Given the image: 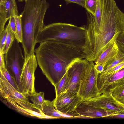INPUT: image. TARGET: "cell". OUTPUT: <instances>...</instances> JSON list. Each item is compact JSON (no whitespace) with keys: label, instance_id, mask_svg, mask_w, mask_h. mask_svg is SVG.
<instances>
[{"label":"cell","instance_id":"cell-36","mask_svg":"<svg viewBox=\"0 0 124 124\" xmlns=\"http://www.w3.org/2000/svg\"><path fill=\"white\" fill-rule=\"evenodd\" d=\"M123 105V107L124 108V105Z\"/></svg>","mask_w":124,"mask_h":124},{"label":"cell","instance_id":"cell-22","mask_svg":"<svg viewBox=\"0 0 124 124\" xmlns=\"http://www.w3.org/2000/svg\"><path fill=\"white\" fill-rule=\"evenodd\" d=\"M31 97V100L33 103L40 107L45 100L44 93L41 92L39 93L36 92Z\"/></svg>","mask_w":124,"mask_h":124},{"label":"cell","instance_id":"cell-21","mask_svg":"<svg viewBox=\"0 0 124 124\" xmlns=\"http://www.w3.org/2000/svg\"><path fill=\"white\" fill-rule=\"evenodd\" d=\"M16 26V34L15 38L19 43L22 41V30L21 17L20 15L14 17Z\"/></svg>","mask_w":124,"mask_h":124},{"label":"cell","instance_id":"cell-28","mask_svg":"<svg viewBox=\"0 0 124 124\" xmlns=\"http://www.w3.org/2000/svg\"><path fill=\"white\" fill-rule=\"evenodd\" d=\"M8 32V29L6 27L0 35V52L3 53Z\"/></svg>","mask_w":124,"mask_h":124},{"label":"cell","instance_id":"cell-25","mask_svg":"<svg viewBox=\"0 0 124 124\" xmlns=\"http://www.w3.org/2000/svg\"><path fill=\"white\" fill-rule=\"evenodd\" d=\"M98 0H85V8L87 11L94 16L95 15Z\"/></svg>","mask_w":124,"mask_h":124},{"label":"cell","instance_id":"cell-1","mask_svg":"<svg viewBox=\"0 0 124 124\" xmlns=\"http://www.w3.org/2000/svg\"><path fill=\"white\" fill-rule=\"evenodd\" d=\"M40 43L35 51L38 64L54 87L66 73L72 63L86 57L83 46L53 40Z\"/></svg>","mask_w":124,"mask_h":124},{"label":"cell","instance_id":"cell-12","mask_svg":"<svg viewBox=\"0 0 124 124\" xmlns=\"http://www.w3.org/2000/svg\"><path fill=\"white\" fill-rule=\"evenodd\" d=\"M114 115L104 109L89 105L82 101L75 110L68 115L76 117L90 118L112 117Z\"/></svg>","mask_w":124,"mask_h":124},{"label":"cell","instance_id":"cell-30","mask_svg":"<svg viewBox=\"0 0 124 124\" xmlns=\"http://www.w3.org/2000/svg\"><path fill=\"white\" fill-rule=\"evenodd\" d=\"M66 4L70 3H74L78 4L82 7L85 8L84 3L85 0H64Z\"/></svg>","mask_w":124,"mask_h":124},{"label":"cell","instance_id":"cell-9","mask_svg":"<svg viewBox=\"0 0 124 124\" xmlns=\"http://www.w3.org/2000/svg\"><path fill=\"white\" fill-rule=\"evenodd\" d=\"M82 101L81 98L78 93L65 92L56 97L52 102L59 112L68 115L75 110Z\"/></svg>","mask_w":124,"mask_h":124},{"label":"cell","instance_id":"cell-34","mask_svg":"<svg viewBox=\"0 0 124 124\" xmlns=\"http://www.w3.org/2000/svg\"><path fill=\"white\" fill-rule=\"evenodd\" d=\"M6 0H0V4L3 3Z\"/></svg>","mask_w":124,"mask_h":124},{"label":"cell","instance_id":"cell-18","mask_svg":"<svg viewBox=\"0 0 124 124\" xmlns=\"http://www.w3.org/2000/svg\"><path fill=\"white\" fill-rule=\"evenodd\" d=\"M110 93L117 101L124 105V83L115 88Z\"/></svg>","mask_w":124,"mask_h":124},{"label":"cell","instance_id":"cell-16","mask_svg":"<svg viewBox=\"0 0 124 124\" xmlns=\"http://www.w3.org/2000/svg\"><path fill=\"white\" fill-rule=\"evenodd\" d=\"M43 112L46 115L55 119L65 117L64 115L58 111L54 106L52 102L45 100L41 106Z\"/></svg>","mask_w":124,"mask_h":124},{"label":"cell","instance_id":"cell-13","mask_svg":"<svg viewBox=\"0 0 124 124\" xmlns=\"http://www.w3.org/2000/svg\"><path fill=\"white\" fill-rule=\"evenodd\" d=\"M124 83V67L112 75L106 77L98 76L97 85L99 95L109 93L114 89Z\"/></svg>","mask_w":124,"mask_h":124},{"label":"cell","instance_id":"cell-24","mask_svg":"<svg viewBox=\"0 0 124 124\" xmlns=\"http://www.w3.org/2000/svg\"><path fill=\"white\" fill-rule=\"evenodd\" d=\"M0 72L15 88L18 90V86L14 77L11 75L6 68L0 70Z\"/></svg>","mask_w":124,"mask_h":124},{"label":"cell","instance_id":"cell-8","mask_svg":"<svg viewBox=\"0 0 124 124\" xmlns=\"http://www.w3.org/2000/svg\"><path fill=\"white\" fill-rule=\"evenodd\" d=\"M89 64L85 59L77 60L68 67L66 73L68 83L65 92L78 93L82 75Z\"/></svg>","mask_w":124,"mask_h":124},{"label":"cell","instance_id":"cell-15","mask_svg":"<svg viewBox=\"0 0 124 124\" xmlns=\"http://www.w3.org/2000/svg\"><path fill=\"white\" fill-rule=\"evenodd\" d=\"M119 49L115 40L102 52L95 61V64L106 65L108 62L115 55Z\"/></svg>","mask_w":124,"mask_h":124},{"label":"cell","instance_id":"cell-26","mask_svg":"<svg viewBox=\"0 0 124 124\" xmlns=\"http://www.w3.org/2000/svg\"><path fill=\"white\" fill-rule=\"evenodd\" d=\"M124 67V61L112 68L105 73L98 74V76L101 77H108L117 71Z\"/></svg>","mask_w":124,"mask_h":124},{"label":"cell","instance_id":"cell-27","mask_svg":"<svg viewBox=\"0 0 124 124\" xmlns=\"http://www.w3.org/2000/svg\"><path fill=\"white\" fill-rule=\"evenodd\" d=\"M116 42L119 49L124 53V31L119 34L116 39Z\"/></svg>","mask_w":124,"mask_h":124},{"label":"cell","instance_id":"cell-23","mask_svg":"<svg viewBox=\"0 0 124 124\" xmlns=\"http://www.w3.org/2000/svg\"><path fill=\"white\" fill-rule=\"evenodd\" d=\"M101 15L102 8L101 0H98L97 3L96 8L94 17L95 22L99 30L98 33L100 30Z\"/></svg>","mask_w":124,"mask_h":124},{"label":"cell","instance_id":"cell-19","mask_svg":"<svg viewBox=\"0 0 124 124\" xmlns=\"http://www.w3.org/2000/svg\"><path fill=\"white\" fill-rule=\"evenodd\" d=\"M68 83V78L66 73L61 80L54 87L55 89L56 97L66 91Z\"/></svg>","mask_w":124,"mask_h":124},{"label":"cell","instance_id":"cell-6","mask_svg":"<svg viewBox=\"0 0 124 124\" xmlns=\"http://www.w3.org/2000/svg\"><path fill=\"white\" fill-rule=\"evenodd\" d=\"M94 65L93 62H89V64L82 75L78 94L83 101L99 95L97 85L98 73Z\"/></svg>","mask_w":124,"mask_h":124},{"label":"cell","instance_id":"cell-32","mask_svg":"<svg viewBox=\"0 0 124 124\" xmlns=\"http://www.w3.org/2000/svg\"><path fill=\"white\" fill-rule=\"evenodd\" d=\"M105 66V65L95 64L94 67L98 73L100 74L103 72Z\"/></svg>","mask_w":124,"mask_h":124},{"label":"cell","instance_id":"cell-14","mask_svg":"<svg viewBox=\"0 0 124 124\" xmlns=\"http://www.w3.org/2000/svg\"><path fill=\"white\" fill-rule=\"evenodd\" d=\"M18 15L16 1L13 0H6L3 3L0 4V34L4 29L7 21L11 18Z\"/></svg>","mask_w":124,"mask_h":124},{"label":"cell","instance_id":"cell-17","mask_svg":"<svg viewBox=\"0 0 124 124\" xmlns=\"http://www.w3.org/2000/svg\"><path fill=\"white\" fill-rule=\"evenodd\" d=\"M124 61V53L119 49L115 55L106 64L102 73H105L112 68Z\"/></svg>","mask_w":124,"mask_h":124},{"label":"cell","instance_id":"cell-5","mask_svg":"<svg viewBox=\"0 0 124 124\" xmlns=\"http://www.w3.org/2000/svg\"><path fill=\"white\" fill-rule=\"evenodd\" d=\"M38 64L36 55L33 54L25 59L21 70L18 91L27 97L36 92L35 73Z\"/></svg>","mask_w":124,"mask_h":124},{"label":"cell","instance_id":"cell-3","mask_svg":"<svg viewBox=\"0 0 124 124\" xmlns=\"http://www.w3.org/2000/svg\"><path fill=\"white\" fill-rule=\"evenodd\" d=\"M21 17L22 41L24 57L26 59L34 54L37 39L45 26V15L50 4L46 0H25Z\"/></svg>","mask_w":124,"mask_h":124},{"label":"cell","instance_id":"cell-11","mask_svg":"<svg viewBox=\"0 0 124 124\" xmlns=\"http://www.w3.org/2000/svg\"><path fill=\"white\" fill-rule=\"evenodd\" d=\"M83 101L88 104L112 113L114 115L124 113L122 105L117 101L110 93H102Z\"/></svg>","mask_w":124,"mask_h":124},{"label":"cell","instance_id":"cell-4","mask_svg":"<svg viewBox=\"0 0 124 124\" xmlns=\"http://www.w3.org/2000/svg\"><path fill=\"white\" fill-rule=\"evenodd\" d=\"M87 38L85 25L78 27L70 23H54L44 27L38 36L37 43L53 40L84 47Z\"/></svg>","mask_w":124,"mask_h":124},{"label":"cell","instance_id":"cell-20","mask_svg":"<svg viewBox=\"0 0 124 124\" xmlns=\"http://www.w3.org/2000/svg\"><path fill=\"white\" fill-rule=\"evenodd\" d=\"M6 27L8 29V32L5 44L3 50V53L4 54L7 53L11 47L15 38V34L9 25L8 24Z\"/></svg>","mask_w":124,"mask_h":124},{"label":"cell","instance_id":"cell-35","mask_svg":"<svg viewBox=\"0 0 124 124\" xmlns=\"http://www.w3.org/2000/svg\"><path fill=\"white\" fill-rule=\"evenodd\" d=\"M14 1H16V0H17L19 2H23L25 0H13Z\"/></svg>","mask_w":124,"mask_h":124},{"label":"cell","instance_id":"cell-2","mask_svg":"<svg viewBox=\"0 0 124 124\" xmlns=\"http://www.w3.org/2000/svg\"><path fill=\"white\" fill-rule=\"evenodd\" d=\"M102 15L100 30L84 47L85 59L95 61L102 52L124 31V13L115 0H100Z\"/></svg>","mask_w":124,"mask_h":124},{"label":"cell","instance_id":"cell-29","mask_svg":"<svg viewBox=\"0 0 124 124\" xmlns=\"http://www.w3.org/2000/svg\"><path fill=\"white\" fill-rule=\"evenodd\" d=\"M8 24L15 34H16V26L15 19L14 17H12L9 19Z\"/></svg>","mask_w":124,"mask_h":124},{"label":"cell","instance_id":"cell-33","mask_svg":"<svg viewBox=\"0 0 124 124\" xmlns=\"http://www.w3.org/2000/svg\"><path fill=\"white\" fill-rule=\"evenodd\" d=\"M113 117L120 118H124V113L115 115Z\"/></svg>","mask_w":124,"mask_h":124},{"label":"cell","instance_id":"cell-31","mask_svg":"<svg viewBox=\"0 0 124 124\" xmlns=\"http://www.w3.org/2000/svg\"><path fill=\"white\" fill-rule=\"evenodd\" d=\"M4 54L0 52V70L6 68Z\"/></svg>","mask_w":124,"mask_h":124},{"label":"cell","instance_id":"cell-7","mask_svg":"<svg viewBox=\"0 0 124 124\" xmlns=\"http://www.w3.org/2000/svg\"><path fill=\"white\" fill-rule=\"evenodd\" d=\"M19 43L15 38L12 46L5 55L6 68L11 75H14L18 85L21 70L25 60Z\"/></svg>","mask_w":124,"mask_h":124},{"label":"cell","instance_id":"cell-10","mask_svg":"<svg viewBox=\"0 0 124 124\" xmlns=\"http://www.w3.org/2000/svg\"><path fill=\"white\" fill-rule=\"evenodd\" d=\"M0 98L2 101L9 108L23 115L41 119H50L51 118L43 112L40 106L29 101L16 102L7 98Z\"/></svg>","mask_w":124,"mask_h":124}]
</instances>
